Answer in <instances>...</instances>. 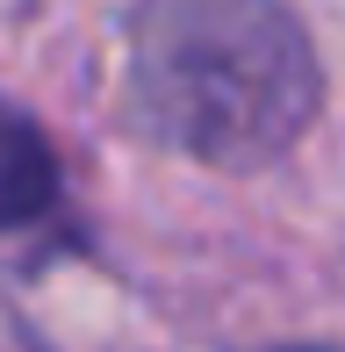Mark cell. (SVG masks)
Returning a JSON list of instances; mask_svg holds the SVG:
<instances>
[{
    "instance_id": "1",
    "label": "cell",
    "mask_w": 345,
    "mask_h": 352,
    "mask_svg": "<svg viewBox=\"0 0 345 352\" xmlns=\"http://www.w3.org/2000/svg\"><path fill=\"white\" fill-rule=\"evenodd\" d=\"M137 108L216 166H259L317 116V65L280 0H144Z\"/></svg>"
},
{
    "instance_id": "2",
    "label": "cell",
    "mask_w": 345,
    "mask_h": 352,
    "mask_svg": "<svg viewBox=\"0 0 345 352\" xmlns=\"http://www.w3.org/2000/svg\"><path fill=\"white\" fill-rule=\"evenodd\" d=\"M58 195V166H51V144L29 130L8 101H0V223H29L43 216Z\"/></svg>"
}]
</instances>
